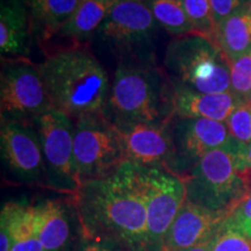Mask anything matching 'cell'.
I'll return each mask as SVG.
<instances>
[{
  "mask_svg": "<svg viewBox=\"0 0 251 251\" xmlns=\"http://www.w3.org/2000/svg\"><path fill=\"white\" fill-rule=\"evenodd\" d=\"M230 92L242 105L251 102V50L230 62Z\"/></svg>",
  "mask_w": 251,
  "mask_h": 251,
  "instance_id": "cell-25",
  "label": "cell"
},
{
  "mask_svg": "<svg viewBox=\"0 0 251 251\" xmlns=\"http://www.w3.org/2000/svg\"><path fill=\"white\" fill-rule=\"evenodd\" d=\"M37 68L56 111L75 121L105 115L111 90L108 76L87 47L50 50Z\"/></svg>",
  "mask_w": 251,
  "mask_h": 251,
  "instance_id": "cell-2",
  "label": "cell"
},
{
  "mask_svg": "<svg viewBox=\"0 0 251 251\" xmlns=\"http://www.w3.org/2000/svg\"><path fill=\"white\" fill-rule=\"evenodd\" d=\"M18 1H20L21 4H23L25 7L27 8V11H31V9H34L36 7V5L39 4L40 0H18Z\"/></svg>",
  "mask_w": 251,
  "mask_h": 251,
  "instance_id": "cell-32",
  "label": "cell"
},
{
  "mask_svg": "<svg viewBox=\"0 0 251 251\" xmlns=\"http://www.w3.org/2000/svg\"><path fill=\"white\" fill-rule=\"evenodd\" d=\"M107 1H109V2H113V1H115V0H107Z\"/></svg>",
  "mask_w": 251,
  "mask_h": 251,
  "instance_id": "cell-34",
  "label": "cell"
},
{
  "mask_svg": "<svg viewBox=\"0 0 251 251\" xmlns=\"http://www.w3.org/2000/svg\"><path fill=\"white\" fill-rule=\"evenodd\" d=\"M227 216L228 213L212 211L186 199L172 222L163 251H180L212 240Z\"/></svg>",
  "mask_w": 251,
  "mask_h": 251,
  "instance_id": "cell-14",
  "label": "cell"
},
{
  "mask_svg": "<svg viewBox=\"0 0 251 251\" xmlns=\"http://www.w3.org/2000/svg\"><path fill=\"white\" fill-rule=\"evenodd\" d=\"M229 134L238 144H251V106L240 105L226 121Z\"/></svg>",
  "mask_w": 251,
  "mask_h": 251,
  "instance_id": "cell-26",
  "label": "cell"
},
{
  "mask_svg": "<svg viewBox=\"0 0 251 251\" xmlns=\"http://www.w3.org/2000/svg\"><path fill=\"white\" fill-rule=\"evenodd\" d=\"M180 251H212V240L198 244V246L187 248V249L180 250Z\"/></svg>",
  "mask_w": 251,
  "mask_h": 251,
  "instance_id": "cell-31",
  "label": "cell"
},
{
  "mask_svg": "<svg viewBox=\"0 0 251 251\" xmlns=\"http://www.w3.org/2000/svg\"><path fill=\"white\" fill-rule=\"evenodd\" d=\"M111 4L107 0H81L74 14L52 39L67 40V47H87L89 41L105 20Z\"/></svg>",
  "mask_w": 251,
  "mask_h": 251,
  "instance_id": "cell-17",
  "label": "cell"
},
{
  "mask_svg": "<svg viewBox=\"0 0 251 251\" xmlns=\"http://www.w3.org/2000/svg\"><path fill=\"white\" fill-rule=\"evenodd\" d=\"M250 106H251V102H250Z\"/></svg>",
  "mask_w": 251,
  "mask_h": 251,
  "instance_id": "cell-35",
  "label": "cell"
},
{
  "mask_svg": "<svg viewBox=\"0 0 251 251\" xmlns=\"http://www.w3.org/2000/svg\"><path fill=\"white\" fill-rule=\"evenodd\" d=\"M228 218L238 229L251 238V192L238 201L228 214Z\"/></svg>",
  "mask_w": 251,
  "mask_h": 251,
  "instance_id": "cell-27",
  "label": "cell"
},
{
  "mask_svg": "<svg viewBox=\"0 0 251 251\" xmlns=\"http://www.w3.org/2000/svg\"><path fill=\"white\" fill-rule=\"evenodd\" d=\"M147 61H122L113 78L105 117L115 128L170 119L169 79Z\"/></svg>",
  "mask_w": 251,
  "mask_h": 251,
  "instance_id": "cell-3",
  "label": "cell"
},
{
  "mask_svg": "<svg viewBox=\"0 0 251 251\" xmlns=\"http://www.w3.org/2000/svg\"><path fill=\"white\" fill-rule=\"evenodd\" d=\"M34 220L45 251H67L71 230L67 209L59 200H46L34 206Z\"/></svg>",
  "mask_w": 251,
  "mask_h": 251,
  "instance_id": "cell-18",
  "label": "cell"
},
{
  "mask_svg": "<svg viewBox=\"0 0 251 251\" xmlns=\"http://www.w3.org/2000/svg\"><path fill=\"white\" fill-rule=\"evenodd\" d=\"M193 34L215 42V23L213 19L211 0H181Z\"/></svg>",
  "mask_w": 251,
  "mask_h": 251,
  "instance_id": "cell-23",
  "label": "cell"
},
{
  "mask_svg": "<svg viewBox=\"0 0 251 251\" xmlns=\"http://www.w3.org/2000/svg\"><path fill=\"white\" fill-rule=\"evenodd\" d=\"M212 251H251V238L227 216L212 238Z\"/></svg>",
  "mask_w": 251,
  "mask_h": 251,
  "instance_id": "cell-24",
  "label": "cell"
},
{
  "mask_svg": "<svg viewBox=\"0 0 251 251\" xmlns=\"http://www.w3.org/2000/svg\"><path fill=\"white\" fill-rule=\"evenodd\" d=\"M157 21L144 0H115L97 35L117 50L126 52L151 39Z\"/></svg>",
  "mask_w": 251,
  "mask_h": 251,
  "instance_id": "cell-12",
  "label": "cell"
},
{
  "mask_svg": "<svg viewBox=\"0 0 251 251\" xmlns=\"http://www.w3.org/2000/svg\"><path fill=\"white\" fill-rule=\"evenodd\" d=\"M27 8L18 0L1 2L0 11V51L13 58L27 57L28 39L31 33Z\"/></svg>",
  "mask_w": 251,
  "mask_h": 251,
  "instance_id": "cell-16",
  "label": "cell"
},
{
  "mask_svg": "<svg viewBox=\"0 0 251 251\" xmlns=\"http://www.w3.org/2000/svg\"><path fill=\"white\" fill-rule=\"evenodd\" d=\"M250 0H211L213 19H214L215 27L221 23L224 19L233 14L235 11L247 5Z\"/></svg>",
  "mask_w": 251,
  "mask_h": 251,
  "instance_id": "cell-28",
  "label": "cell"
},
{
  "mask_svg": "<svg viewBox=\"0 0 251 251\" xmlns=\"http://www.w3.org/2000/svg\"><path fill=\"white\" fill-rule=\"evenodd\" d=\"M72 201L83 237L106 241L122 251H150L140 168L126 162L114 174L83 183Z\"/></svg>",
  "mask_w": 251,
  "mask_h": 251,
  "instance_id": "cell-1",
  "label": "cell"
},
{
  "mask_svg": "<svg viewBox=\"0 0 251 251\" xmlns=\"http://www.w3.org/2000/svg\"><path fill=\"white\" fill-rule=\"evenodd\" d=\"M42 146L43 180L49 188L74 196L80 186L74 153L75 125L64 113L50 109L30 122Z\"/></svg>",
  "mask_w": 251,
  "mask_h": 251,
  "instance_id": "cell-7",
  "label": "cell"
},
{
  "mask_svg": "<svg viewBox=\"0 0 251 251\" xmlns=\"http://www.w3.org/2000/svg\"><path fill=\"white\" fill-rule=\"evenodd\" d=\"M237 162L241 170L251 175V144H238Z\"/></svg>",
  "mask_w": 251,
  "mask_h": 251,
  "instance_id": "cell-30",
  "label": "cell"
},
{
  "mask_svg": "<svg viewBox=\"0 0 251 251\" xmlns=\"http://www.w3.org/2000/svg\"><path fill=\"white\" fill-rule=\"evenodd\" d=\"M157 24L176 37L193 34V28L181 0H144Z\"/></svg>",
  "mask_w": 251,
  "mask_h": 251,
  "instance_id": "cell-22",
  "label": "cell"
},
{
  "mask_svg": "<svg viewBox=\"0 0 251 251\" xmlns=\"http://www.w3.org/2000/svg\"><path fill=\"white\" fill-rule=\"evenodd\" d=\"M215 42L233 62L251 50V12L244 5L215 27Z\"/></svg>",
  "mask_w": 251,
  "mask_h": 251,
  "instance_id": "cell-20",
  "label": "cell"
},
{
  "mask_svg": "<svg viewBox=\"0 0 251 251\" xmlns=\"http://www.w3.org/2000/svg\"><path fill=\"white\" fill-rule=\"evenodd\" d=\"M237 142L203 155L185 176L187 200L215 212L230 213L251 192V175L237 162Z\"/></svg>",
  "mask_w": 251,
  "mask_h": 251,
  "instance_id": "cell-5",
  "label": "cell"
},
{
  "mask_svg": "<svg viewBox=\"0 0 251 251\" xmlns=\"http://www.w3.org/2000/svg\"><path fill=\"white\" fill-rule=\"evenodd\" d=\"M81 0H40L29 12L31 30L37 31L41 42H49L74 14Z\"/></svg>",
  "mask_w": 251,
  "mask_h": 251,
  "instance_id": "cell-21",
  "label": "cell"
},
{
  "mask_svg": "<svg viewBox=\"0 0 251 251\" xmlns=\"http://www.w3.org/2000/svg\"><path fill=\"white\" fill-rule=\"evenodd\" d=\"M171 122L172 118L155 124L117 128L127 162L141 168L165 169L175 172L176 152Z\"/></svg>",
  "mask_w": 251,
  "mask_h": 251,
  "instance_id": "cell-11",
  "label": "cell"
},
{
  "mask_svg": "<svg viewBox=\"0 0 251 251\" xmlns=\"http://www.w3.org/2000/svg\"><path fill=\"white\" fill-rule=\"evenodd\" d=\"M74 153L80 185L114 174L127 162L120 135L105 115L75 121Z\"/></svg>",
  "mask_w": 251,
  "mask_h": 251,
  "instance_id": "cell-6",
  "label": "cell"
},
{
  "mask_svg": "<svg viewBox=\"0 0 251 251\" xmlns=\"http://www.w3.org/2000/svg\"><path fill=\"white\" fill-rule=\"evenodd\" d=\"M0 225L5 226L11 233V251H45L37 236L33 205L6 202L1 209Z\"/></svg>",
  "mask_w": 251,
  "mask_h": 251,
  "instance_id": "cell-19",
  "label": "cell"
},
{
  "mask_svg": "<svg viewBox=\"0 0 251 251\" xmlns=\"http://www.w3.org/2000/svg\"><path fill=\"white\" fill-rule=\"evenodd\" d=\"M169 81L201 93L230 91V61L216 43L198 34L175 37L166 47Z\"/></svg>",
  "mask_w": 251,
  "mask_h": 251,
  "instance_id": "cell-4",
  "label": "cell"
},
{
  "mask_svg": "<svg viewBox=\"0 0 251 251\" xmlns=\"http://www.w3.org/2000/svg\"><path fill=\"white\" fill-rule=\"evenodd\" d=\"M175 172L185 177L207 152L234 142L226 122L211 119L172 118Z\"/></svg>",
  "mask_w": 251,
  "mask_h": 251,
  "instance_id": "cell-10",
  "label": "cell"
},
{
  "mask_svg": "<svg viewBox=\"0 0 251 251\" xmlns=\"http://www.w3.org/2000/svg\"><path fill=\"white\" fill-rule=\"evenodd\" d=\"M0 146L2 159L13 175L29 184L43 179L42 146L30 122L1 120Z\"/></svg>",
  "mask_w": 251,
  "mask_h": 251,
  "instance_id": "cell-13",
  "label": "cell"
},
{
  "mask_svg": "<svg viewBox=\"0 0 251 251\" xmlns=\"http://www.w3.org/2000/svg\"><path fill=\"white\" fill-rule=\"evenodd\" d=\"M169 112L177 119H211L226 122L234 109L242 105L229 91L201 93L169 81Z\"/></svg>",
  "mask_w": 251,
  "mask_h": 251,
  "instance_id": "cell-15",
  "label": "cell"
},
{
  "mask_svg": "<svg viewBox=\"0 0 251 251\" xmlns=\"http://www.w3.org/2000/svg\"><path fill=\"white\" fill-rule=\"evenodd\" d=\"M248 6H249V9H250V12H251V0L249 2H248Z\"/></svg>",
  "mask_w": 251,
  "mask_h": 251,
  "instance_id": "cell-33",
  "label": "cell"
},
{
  "mask_svg": "<svg viewBox=\"0 0 251 251\" xmlns=\"http://www.w3.org/2000/svg\"><path fill=\"white\" fill-rule=\"evenodd\" d=\"M140 168L150 251H163L176 216L187 199L185 178L165 169Z\"/></svg>",
  "mask_w": 251,
  "mask_h": 251,
  "instance_id": "cell-9",
  "label": "cell"
},
{
  "mask_svg": "<svg viewBox=\"0 0 251 251\" xmlns=\"http://www.w3.org/2000/svg\"><path fill=\"white\" fill-rule=\"evenodd\" d=\"M1 120L31 122L52 109L37 64L27 57L2 63L0 76Z\"/></svg>",
  "mask_w": 251,
  "mask_h": 251,
  "instance_id": "cell-8",
  "label": "cell"
},
{
  "mask_svg": "<svg viewBox=\"0 0 251 251\" xmlns=\"http://www.w3.org/2000/svg\"><path fill=\"white\" fill-rule=\"evenodd\" d=\"M75 251H122L115 244L106 242V241L94 240V238L81 237L80 243L78 244Z\"/></svg>",
  "mask_w": 251,
  "mask_h": 251,
  "instance_id": "cell-29",
  "label": "cell"
}]
</instances>
